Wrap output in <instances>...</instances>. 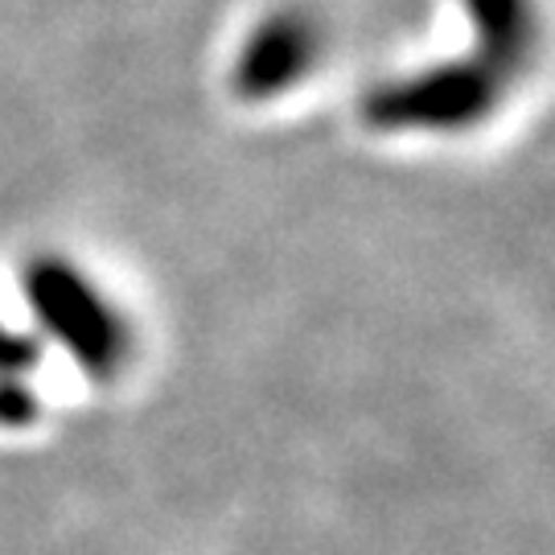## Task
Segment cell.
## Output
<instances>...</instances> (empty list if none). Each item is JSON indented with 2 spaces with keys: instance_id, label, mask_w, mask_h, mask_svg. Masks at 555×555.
Returning a JSON list of instances; mask_svg holds the SVG:
<instances>
[{
  "instance_id": "6da1fadb",
  "label": "cell",
  "mask_w": 555,
  "mask_h": 555,
  "mask_svg": "<svg viewBox=\"0 0 555 555\" xmlns=\"http://www.w3.org/2000/svg\"><path fill=\"white\" fill-rule=\"evenodd\" d=\"M41 313L59 325V334H66V341L75 346V354L91 366V371H112L116 366L119 350H124V337L107 321L100 305L82 297L79 288H70V280L54 276V288H41Z\"/></svg>"
},
{
  "instance_id": "7a4b0ae2",
  "label": "cell",
  "mask_w": 555,
  "mask_h": 555,
  "mask_svg": "<svg viewBox=\"0 0 555 555\" xmlns=\"http://www.w3.org/2000/svg\"><path fill=\"white\" fill-rule=\"evenodd\" d=\"M300 46H305V34H300V29H268V34L256 41V54L247 59V75L256 79V87L284 82L297 70Z\"/></svg>"
}]
</instances>
